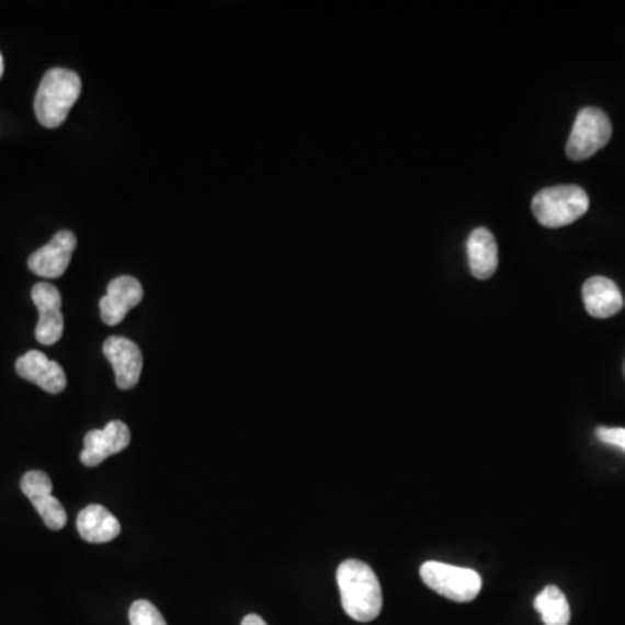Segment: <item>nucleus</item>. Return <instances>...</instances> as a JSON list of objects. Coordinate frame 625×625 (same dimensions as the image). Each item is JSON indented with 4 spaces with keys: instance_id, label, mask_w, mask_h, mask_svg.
<instances>
[{
    "instance_id": "nucleus-1",
    "label": "nucleus",
    "mask_w": 625,
    "mask_h": 625,
    "mask_svg": "<svg viewBox=\"0 0 625 625\" xmlns=\"http://www.w3.org/2000/svg\"><path fill=\"white\" fill-rule=\"evenodd\" d=\"M342 609L356 622H372L383 610V589L367 562L348 559L338 568Z\"/></svg>"
},
{
    "instance_id": "nucleus-2",
    "label": "nucleus",
    "mask_w": 625,
    "mask_h": 625,
    "mask_svg": "<svg viewBox=\"0 0 625 625\" xmlns=\"http://www.w3.org/2000/svg\"><path fill=\"white\" fill-rule=\"evenodd\" d=\"M82 82L76 71L53 68L42 77L35 96V115L47 129H56L67 121L68 113L79 100Z\"/></svg>"
},
{
    "instance_id": "nucleus-3",
    "label": "nucleus",
    "mask_w": 625,
    "mask_h": 625,
    "mask_svg": "<svg viewBox=\"0 0 625 625\" xmlns=\"http://www.w3.org/2000/svg\"><path fill=\"white\" fill-rule=\"evenodd\" d=\"M535 219L546 228L571 225L589 211V196L576 184H562L542 190L532 202Z\"/></svg>"
},
{
    "instance_id": "nucleus-4",
    "label": "nucleus",
    "mask_w": 625,
    "mask_h": 625,
    "mask_svg": "<svg viewBox=\"0 0 625 625\" xmlns=\"http://www.w3.org/2000/svg\"><path fill=\"white\" fill-rule=\"evenodd\" d=\"M421 579L440 596L457 603H469L481 591V577L471 568L454 567L440 561H425L421 567Z\"/></svg>"
},
{
    "instance_id": "nucleus-5",
    "label": "nucleus",
    "mask_w": 625,
    "mask_h": 625,
    "mask_svg": "<svg viewBox=\"0 0 625 625\" xmlns=\"http://www.w3.org/2000/svg\"><path fill=\"white\" fill-rule=\"evenodd\" d=\"M612 139V122L600 109H582L577 115L567 143L568 159L588 160L592 155L603 150Z\"/></svg>"
},
{
    "instance_id": "nucleus-6",
    "label": "nucleus",
    "mask_w": 625,
    "mask_h": 625,
    "mask_svg": "<svg viewBox=\"0 0 625 625\" xmlns=\"http://www.w3.org/2000/svg\"><path fill=\"white\" fill-rule=\"evenodd\" d=\"M32 300L38 309V323L35 338L44 346H53L61 339L65 320L61 312V294L55 285L41 284L32 288Z\"/></svg>"
},
{
    "instance_id": "nucleus-7",
    "label": "nucleus",
    "mask_w": 625,
    "mask_h": 625,
    "mask_svg": "<svg viewBox=\"0 0 625 625\" xmlns=\"http://www.w3.org/2000/svg\"><path fill=\"white\" fill-rule=\"evenodd\" d=\"M21 492L29 497L47 529L61 530L67 525V511L53 497V481L44 471H29L21 478Z\"/></svg>"
},
{
    "instance_id": "nucleus-8",
    "label": "nucleus",
    "mask_w": 625,
    "mask_h": 625,
    "mask_svg": "<svg viewBox=\"0 0 625 625\" xmlns=\"http://www.w3.org/2000/svg\"><path fill=\"white\" fill-rule=\"evenodd\" d=\"M130 443V430L122 421H112L103 430H92L83 438L80 463L96 467L112 455L121 454Z\"/></svg>"
},
{
    "instance_id": "nucleus-9",
    "label": "nucleus",
    "mask_w": 625,
    "mask_h": 625,
    "mask_svg": "<svg viewBox=\"0 0 625 625\" xmlns=\"http://www.w3.org/2000/svg\"><path fill=\"white\" fill-rule=\"evenodd\" d=\"M77 247L76 235L63 229L53 237L47 246L35 250L29 258V268L35 275L44 279H59L67 271L71 254Z\"/></svg>"
},
{
    "instance_id": "nucleus-10",
    "label": "nucleus",
    "mask_w": 625,
    "mask_h": 625,
    "mask_svg": "<svg viewBox=\"0 0 625 625\" xmlns=\"http://www.w3.org/2000/svg\"><path fill=\"white\" fill-rule=\"evenodd\" d=\"M143 285L134 276L124 275L112 280L106 296L101 297V320L106 326H118L130 309L136 308L143 300Z\"/></svg>"
},
{
    "instance_id": "nucleus-11",
    "label": "nucleus",
    "mask_w": 625,
    "mask_h": 625,
    "mask_svg": "<svg viewBox=\"0 0 625 625\" xmlns=\"http://www.w3.org/2000/svg\"><path fill=\"white\" fill-rule=\"evenodd\" d=\"M103 353L112 363L118 388L133 389L139 383L143 371V354L138 344L130 339L113 336L104 341Z\"/></svg>"
},
{
    "instance_id": "nucleus-12",
    "label": "nucleus",
    "mask_w": 625,
    "mask_h": 625,
    "mask_svg": "<svg viewBox=\"0 0 625 625\" xmlns=\"http://www.w3.org/2000/svg\"><path fill=\"white\" fill-rule=\"evenodd\" d=\"M16 372L21 379L34 383L50 395H58L67 388V375L59 363L47 359L41 351H29L16 362Z\"/></svg>"
},
{
    "instance_id": "nucleus-13",
    "label": "nucleus",
    "mask_w": 625,
    "mask_h": 625,
    "mask_svg": "<svg viewBox=\"0 0 625 625\" xmlns=\"http://www.w3.org/2000/svg\"><path fill=\"white\" fill-rule=\"evenodd\" d=\"M583 305L594 318L615 317L624 308V297L615 282L604 276H592L582 287Z\"/></svg>"
},
{
    "instance_id": "nucleus-14",
    "label": "nucleus",
    "mask_w": 625,
    "mask_h": 625,
    "mask_svg": "<svg viewBox=\"0 0 625 625\" xmlns=\"http://www.w3.org/2000/svg\"><path fill=\"white\" fill-rule=\"evenodd\" d=\"M77 530L80 537L91 544H104L121 535V523L117 518L100 504L83 508L77 516Z\"/></svg>"
},
{
    "instance_id": "nucleus-15",
    "label": "nucleus",
    "mask_w": 625,
    "mask_h": 625,
    "mask_svg": "<svg viewBox=\"0 0 625 625\" xmlns=\"http://www.w3.org/2000/svg\"><path fill=\"white\" fill-rule=\"evenodd\" d=\"M467 259L471 275L478 280H488L497 271L499 252L496 237L487 228H478L467 240Z\"/></svg>"
},
{
    "instance_id": "nucleus-16",
    "label": "nucleus",
    "mask_w": 625,
    "mask_h": 625,
    "mask_svg": "<svg viewBox=\"0 0 625 625\" xmlns=\"http://www.w3.org/2000/svg\"><path fill=\"white\" fill-rule=\"evenodd\" d=\"M534 606L538 615H541L542 622L546 625L570 624V604H568L567 598L556 586H547L535 598Z\"/></svg>"
},
{
    "instance_id": "nucleus-17",
    "label": "nucleus",
    "mask_w": 625,
    "mask_h": 625,
    "mask_svg": "<svg viewBox=\"0 0 625 625\" xmlns=\"http://www.w3.org/2000/svg\"><path fill=\"white\" fill-rule=\"evenodd\" d=\"M129 622L130 625H167L159 609L146 600L134 601L130 604Z\"/></svg>"
},
{
    "instance_id": "nucleus-18",
    "label": "nucleus",
    "mask_w": 625,
    "mask_h": 625,
    "mask_svg": "<svg viewBox=\"0 0 625 625\" xmlns=\"http://www.w3.org/2000/svg\"><path fill=\"white\" fill-rule=\"evenodd\" d=\"M596 436L600 442L606 445L617 446L625 452V430L624 428H598Z\"/></svg>"
},
{
    "instance_id": "nucleus-19",
    "label": "nucleus",
    "mask_w": 625,
    "mask_h": 625,
    "mask_svg": "<svg viewBox=\"0 0 625 625\" xmlns=\"http://www.w3.org/2000/svg\"><path fill=\"white\" fill-rule=\"evenodd\" d=\"M242 625H268L263 618L259 617V615H254V613H250L247 615L246 618L242 621Z\"/></svg>"
},
{
    "instance_id": "nucleus-20",
    "label": "nucleus",
    "mask_w": 625,
    "mask_h": 625,
    "mask_svg": "<svg viewBox=\"0 0 625 625\" xmlns=\"http://www.w3.org/2000/svg\"><path fill=\"white\" fill-rule=\"evenodd\" d=\"M2 76H4V58L0 55V79H2Z\"/></svg>"
}]
</instances>
